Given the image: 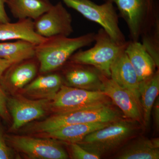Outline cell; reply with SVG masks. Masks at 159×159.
I'll use <instances>...</instances> for the list:
<instances>
[{"label": "cell", "instance_id": "cell-20", "mask_svg": "<svg viewBox=\"0 0 159 159\" xmlns=\"http://www.w3.org/2000/svg\"><path fill=\"white\" fill-rule=\"evenodd\" d=\"M119 159H159V140L139 138L120 151Z\"/></svg>", "mask_w": 159, "mask_h": 159}, {"label": "cell", "instance_id": "cell-19", "mask_svg": "<svg viewBox=\"0 0 159 159\" xmlns=\"http://www.w3.org/2000/svg\"><path fill=\"white\" fill-rule=\"evenodd\" d=\"M6 4L14 18L33 20L53 6L49 0H7Z\"/></svg>", "mask_w": 159, "mask_h": 159}, {"label": "cell", "instance_id": "cell-24", "mask_svg": "<svg viewBox=\"0 0 159 159\" xmlns=\"http://www.w3.org/2000/svg\"><path fill=\"white\" fill-rule=\"evenodd\" d=\"M71 156L75 159H99L101 157L92 153L82 147L78 143L69 144Z\"/></svg>", "mask_w": 159, "mask_h": 159}, {"label": "cell", "instance_id": "cell-10", "mask_svg": "<svg viewBox=\"0 0 159 159\" xmlns=\"http://www.w3.org/2000/svg\"><path fill=\"white\" fill-rule=\"evenodd\" d=\"M50 101L29 99L20 95L8 97L7 108L12 119L9 131L18 130L27 123L43 117L49 111Z\"/></svg>", "mask_w": 159, "mask_h": 159}, {"label": "cell", "instance_id": "cell-14", "mask_svg": "<svg viewBox=\"0 0 159 159\" xmlns=\"http://www.w3.org/2000/svg\"><path fill=\"white\" fill-rule=\"evenodd\" d=\"M110 78L120 86L130 91L141 105L139 78L125 50L119 54L112 64Z\"/></svg>", "mask_w": 159, "mask_h": 159}, {"label": "cell", "instance_id": "cell-9", "mask_svg": "<svg viewBox=\"0 0 159 159\" xmlns=\"http://www.w3.org/2000/svg\"><path fill=\"white\" fill-rule=\"evenodd\" d=\"M33 21L34 31L45 38L69 36L74 32L72 16L61 2Z\"/></svg>", "mask_w": 159, "mask_h": 159}, {"label": "cell", "instance_id": "cell-13", "mask_svg": "<svg viewBox=\"0 0 159 159\" xmlns=\"http://www.w3.org/2000/svg\"><path fill=\"white\" fill-rule=\"evenodd\" d=\"M37 61L34 57L12 65L0 77L1 84L14 89L24 88L37 75L39 70Z\"/></svg>", "mask_w": 159, "mask_h": 159}, {"label": "cell", "instance_id": "cell-11", "mask_svg": "<svg viewBox=\"0 0 159 159\" xmlns=\"http://www.w3.org/2000/svg\"><path fill=\"white\" fill-rule=\"evenodd\" d=\"M102 91L121 109L126 119L143 122L142 107L133 94L102 75Z\"/></svg>", "mask_w": 159, "mask_h": 159}, {"label": "cell", "instance_id": "cell-2", "mask_svg": "<svg viewBox=\"0 0 159 159\" xmlns=\"http://www.w3.org/2000/svg\"><path fill=\"white\" fill-rule=\"evenodd\" d=\"M121 119L119 112L110 102H102L61 113L54 114L42 121L31 123L26 130L28 133L45 132L63 125L93 122L112 123Z\"/></svg>", "mask_w": 159, "mask_h": 159}, {"label": "cell", "instance_id": "cell-5", "mask_svg": "<svg viewBox=\"0 0 159 159\" xmlns=\"http://www.w3.org/2000/svg\"><path fill=\"white\" fill-rule=\"evenodd\" d=\"M127 42L122 45L117 43L104 29L101 28L96 33L93 47L85 51L80 49L71 56L69 61L92 66L110 77L112 64L125 50Z\"/></svg>", "mask_w": 159, "mask_h": 159}, {"label": "cell", "instance_id": "cell-17", "mask_svg": "<svg viewBox=\"0 0 159 159\" xmlns=\"http://www.w3.org/2000/svg\"><path fill=\"white\" fill-rule=\"evenodd\" d=\"M125 52L136 72L139 82L148 79L155 73L156 65L140 41H128Z\"/></svg>", "mask_w": 159, "mask_h": 159}, {"label": "cell", "instance_id": "cell-15", "mask_svg": "<svg viewBox=\"0 0 159 159\" xmlns=\"http://www.w3.org/2000/svg\"><path fill=\"white\" fill-rule=\"evenodd\" d=\"M109 122H93L63 125L42 133L34 134V136L48 138L66 143H78L89 134L106 127Z\"/></svg>", "mask_w": 159, "mask_h": 159}, {"label": "cell", "instance_id": "cell-28", "mask_svg": "<svg viewBox=\"0 0 159 159\" xmlns=\"http://www.w3.org/2000/svg\"><path fill=\"white\" fill-rule=\"evenodd\" d=\"M7 0H0V24L9 22L10 19L6 13L5 4Z\"/></svg>", "mask_w": 159, "mask_h": 159}, {"label": "cell", "instance_id": "cell-7", "mask_svg": "<svg viewBox=\"0 0 159 159\" xmlns=\"http://www.w3.org/2000/svg\"><path fill=\"white\" fill-rule=\"evenodd\" d=\"M7 144L29 159H66L68 155L54 139L29 136L5 134Z\"/></svg>", "mask_w": 159, "mask_h": 159}, {"label": "cell", "instance_id": "cell-8", "mask_svg": "<svg viewBox=\"0 0 159 159\" xmlns=\"http://www.w3.org/2000/svg\"><path fill=\"white\" fill-rule=\"evenodd\" d=\"M109 99L102 91L89 90L63 84L49 102V111L53 114L61 113L109 102Z\"/></svg>", "mask_w": 159, "mask_h": 159}, {"label": "cell", "instance_id": "cell-3", "mask_svg": "<svg viewBox=\"0 0 159 159\" xmlns=\"http://www.w3.org/2000/svg\"><path fill=\"white\" fill-rule=\"evenodd\" d=\"M116 5L125 21L129 40L139 41L142 34L159 24V0H104Z\"/></svg>", "mask_w": 159, "mask_h": 159}, {"label": "cell", "instance_id": "cell-25", "mask_svg": "<svg viewBox=\"0 0 159 159\" xmlns=\"http://www.w3.org/2000/svg\"><path fill=\"white\" fill-rule=\"evenodd\" d=\"M13 150L6 142L2 126L0 122V159L14 158Z\"/></svg>", "mask_w": 159, "mask_h": 159}, {"label": "cell", "instance_id": "cell-26", "mask_svg": "<svg viewBox=\"0 0 159 159\" xmlns=\"http://www.w3.org/2000/svg\"><path fill=\"white\" fill-rule=\"evenodd\" d=\"M7 97L4 88L0 83V117L6 121L10 120V115L7 106Z\"/></svg>", "mask_w": 159, "mask_h": 159}, {"label": "cell", "instance_id": "cell-12", "mask_svg": "<svg viewBox=\"0 0 159 159\" xmlns=\"http://www.w3.org/2000/svg\"><path fill=\"white\" fill-rule=\"evenodd\" d=\"M103 74L92 66L69 61L64 70L63 82L70 86L92 91H101Z\"/></svg>", "mask_w": 159, "mask_h": 159}, {"label": "cell", "instance_id": "cell-22", "mask_svg": "<svg viewBox=\"0 0 159 159\" xmlns=\"http://www.w3.org/2000/svg\"><path fill=\"white\" fill-rule=\"evenodd\" d=\"M35 45L24 40L0 43V58L14 64L35 57Z\"/></svg>", "mask_w": 159, "mask_h": 159}, {"label": "cell", "instance_id": "cell-29", "mask_svg": "<svg viewBox=\"0 0 159 159\" xmlns=\"http://www.w3.org/2000/svg\"><path fill=\"white\" fill-rule=\"evenodd\" d=\"M14 64V63L11 62L10 61L0 58V77H2L4 72L9 68V67Z\"/></svg>", "mask_w": 159, "mask_h": 159}, {"label": "cell", "instance_id": "cell-1", "mask_svg": "<svg viewBox=\"0 0 159 159\" xmlns=\"http://www.w3.org/2000/svg\"><path fill=\"white\" fill-rule=\"evenodd\" d=\"M96 33L89 32L80 36H57L47 39L35 46V57L39 63L41 74L54 72L63 66L74 53L91 45Z\"/></svg>", "mask_w": 159, "mask_h": 159}, {"label": "cell", "instance_id": "cell-16", "mask_svg": "<svg viewBox=\"0 0 159 159\" xmlns=\"http://www.w3.org/2000/svg\"><path fill=\"white\" fill-rule=\"evenodd\" d=\"M32 80L23 88L30 99L52 100L63 85L62 76L57 73H45Z\"/></svg>", "mask_w": 159, "mask_h": 159}, {"label": "cell", "instance_id": "cell-6", "mask_svg": "<svg viewBox=\"0 0 159 159\" xmlns=\"http://www.w3.org/2000/svg\"><path fill=\"white\" fill-rule=\"evenodd\" d=\"M69 8L74 9L87 19L99 24L117 43H127L119 25V15L112 3L104 2L98 5L91 0H61Z\"/></svg>", "mask_w": 159, "mask_h": 159}, {"label": "cell", "instance_id": "cell-21", "mask_svg": "<svg viewBox=\"0 0 159 159\" xmlns=\"http://www.w3.org/2000/svg\"><path fill=\"white\" fill-rule=\"evenodd\" d=\"M140 102L143 113V123L148 126L155 101L159 93V70L148 79L139 82Z\"/></svg>", "mask_w": 159, "mask_h": 159}, {"label": "cell", "instance_id": "cell-18", "mask_svg": "<svg viewBox=\"0 0 159 159\" xmlns=\"http://www.w3.org/2000/svg\"><path fill=\"white\" fill-rule=\"evenodd\" d=\"M46 39L34 31L33 20L28 19L18 20L15 23L0 24V41L24 40L37 45Z\"/></svg>", "mask_w": 159, "mask_h": 159}, {"label": "cell", "instance_id": "cell-23", "mask_svg": "<svg viewBox=\"0 0 159 159\" xmlns=\"http://www.w3.org/2000/svg\"><path fill=\"white\" fill-rule=\"evenodd\" d=\"M141 43L159 68V24L141 35Z\"/></svg>", "mask_w": 159, "mask_h": 159}, {"label": "cell", "instance_id": "cell-27", "mask_svg": "<svg viewBox=\"0 0 159 159\" xmlns=\"http://www.w3.org/2000/svg\"><path fill=\"white\" fill-rule=\"evenodd\" d=\"M152 110H153L154 125L157 130L159 129V98H157L154 103Z\"/></svg>", "mask_w": 159, "mask_h": 159}, {"label": "cell", "instance_id": "cell-4", "mask_svg": "<svg viewBox=\"0 0 159 159\" xmlns=\"http://www.w3.org/2000/svg\"><path fill=\"white\" fill-rule=\"evenodd\" d=\"M137 122L127 119H119L89 134L77 143L101 157L134 136L139 129Z\"/></svg>", "mask_w": 159, "mask_h": 159}]
</instances>
